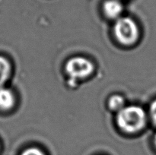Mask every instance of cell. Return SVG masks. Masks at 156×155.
<instances>
[{
    "label": "cell",
    "instance_id": "6da1fadb",
    "mask_svg": "<svg viewBox=\"0 0 156 155\" xmlns=\"http://www.w3.org/2000/svg\"><path fill=\"white\" fill-rule=\"evenodd\" d=\"M146 117L144 110L136 106L123 107L118 112L117 122L120 129L126 132L134 133L143 128Z\"/></svg>",
    "mask_w": 156,
    "mask_h": 155
},
{
    "label": "cell",
    "instance_id": "7a4b0ae2",
    "mask_svg": "<svg viewBox=\"0 0 156 155\" xmlns=\"http://www.w3.org/2000/svg\"><path fill=\"white\" fill-rule=\"evenodd\" d=\"M114 33L120 43L130 45L136 41L139 36V29L135 21L129 18H120L114 25Z\"/></svg>",
    "mask_w": 156,
    "mask_h": 155
},
{
    "label": "cell",
    "instance_id": "3957f363",
    "mask_svg": "<svg viewBox=\"0 0 156 155\" xmlns=\"http://www.w3.org/2000/svg\"><path fill=\"white\" fill-rule=\"evenodd\" d=\"M66 71L73 81L88 77L93 71V65L83 57H74L66 63Z\"/></svg>",
    "mask_w": 156,
    "mask_h": 155
},
{
    "label": "cell",
    "instance_id": "277c9868",
    "mask_svg": "<svg viewBox=\"0 0 156 155\" xmlns=\"http://www.w3.org/2000/svg\"><path fill=\"white\" fill-rule=\"evenodd\" d=\"M103 8L105 15L110 18H117L123 12V5L119 0H107Z\"/></svg>",
    "mask_w": 156,
    "mask_h": 155
},
{
    "label": "cell",
    "instance_id": "5b68a950",
    "mask_svg": "<svg viewBox=\"0 0 156 155\" xmlns=\"http://www.w3.org/2000/svg\"><path fill=\"white\" fill-rule=\"evenodd\" d=\"M14 104V96L12 91L5 88H0V109H9Z\"/></svg>",
    "mask_w": 156,
    "mask_h": 155
},
{
    "label": "cell",
    "instance_id": "8992f818",
    "mask_svg": "<svg viewBox=\"0 0 156 155\" xmlns=\"http://www.w3.org/2000/svg\"><path fill=\"white\" fill-rule=\"evenodd\" d=\"M11 66L7 59L0 56V88L6 81L10 74Z\"/></svg>",
    "mask_w": 156,
    "mask_h": 155
},
{
    "label": "cell",
    "instance_id": "52a82bcc",
    "mask_svg": "<svg viewBox=\"0 0 156 155\" xmlns=\"http://www.w3.org/2000/svg\"><path fill=\"white\" fill-rule=\"evenodd\" d=\"M109 106L113 110H117L119 112L124 107V100L121 96H113L109 100Z\"/></svg>",
    "mask_w": 156,
    "mask_h": 155
},
{
    "label": "cell",
    "instance_id": "ba28073f",
    "mask_svg": "<svg viewBox=\"0 0 156 155\" xmlns=\"http://www.w3.org/2000/svg\"><path fill=\"white\" fill-rule=\"evenodd\" d=\"M21 155H44V153L36 147H30L24 150Z\"/></svg>",
    "mask_w": 156,
    "mask_h": 155
},
{
    "label": "cell",
    "instance_id": "9c48e42d",
    "mask_svg": "<svg viewBox=\"0 0 156 155\" xmlns=\"http://www.w3.org/2000/svg\"><path fill=\"white\" fill-rule=\"evenodd\" d=\"M150 115L153 122L156 125V100L150 106Z\"/></svg>",
    "mask_w": 156,
    "mask_h": 155
},
{
    "label": "cell",
    "instance_id": "30bf717a",
    "mask_svg": "<svg viewBox=\"0 0 156 155\" xmlns=\"http://www.w3.org/2000/svg\"><path fill=\"white\" fill-rule=\"evenodd\" d=\"M155 145H156V135H155Z\"/></svg>",
    "mask_w": 156,
    "mask_h": 155
}]
</instances>
